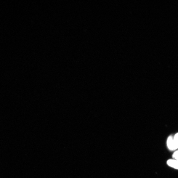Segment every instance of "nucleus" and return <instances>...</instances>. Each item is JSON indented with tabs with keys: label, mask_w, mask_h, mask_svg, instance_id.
<instances>
[{
	"label": "nucleus",
	"mask_w": 178,
	"mask_h": 178,
	"mask_svg": "<svg viewBox=\"0 0 178 178\" xmlns=\"http://www.w3.org/2000/svg\"><path fill=\"white\" fill-rule=\"evenodd\" d=\"M167 145L169 149L171 150H176L174 141V137L171 136L168 137L167 141Z\"/></svg>",
	"instance_id": "1"
},
{
	"label": "nucleus",
	"mask_w": 178,
	"mask_h": 178,
	"mask_svg": "<svg viewBox=\"0 0 178 178\" xmlns=\"http://www.w3.org/2000/svg\"><path fill=\"white\" fill-rule=\"evenodd\" d=\"M167 163L170 167L178 170V160L175 159L169 160Z\"/></svg>",
	"instance_id": "2"
},
{
	"label": "nucleus",
	"mask_w": 178,
	"mask_h": 178,
	"mask_svg": "<svg viewBox=\"0 0 178 178\" xmlns=\"http://www.w3.org/2000/svg\"><path fill=\"white\" fill-rule=\"evenodd\" d=\"M174 141L176 149L178 148V133L175 135L174 137Z\"/></svg>",
	"instance_id": "3"
},
{
	"label": "nucleus",
	"mask_w": 178,
	"mask_h": 178,
	"mask_svg": "<svg viewBox=\"0 0 178 178\" xmlns=\"http://www.w3.org/2000/svg\"><path fill=\"white\" fill-rule=\"evenodd\" d=\"M173 157L175 160H178V150L175 152L173 154Z\"/></svg>",
	"instance_id": "4"
}]
</instances>
